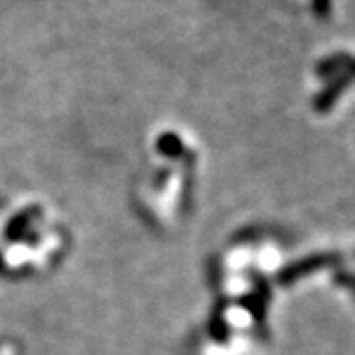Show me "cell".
<instances>
[{"label":"cell","instance_id":"obj_1","mask_svg":"<svg viewBox=\"0 0 355 355\" xmlns=\"http://www.w3.org/2000/svg\"><path fill=\"white\" fill-rule=\"evenodd\" d=\"M354 62V58L349 53H336V55H330L326 60H322L320 64L316 65V73L322 77H330L340 73V71H345L347 65Z\"/></svg>","mask_w":355,"mask_h":355},{"label":"cell","instance_id":"obj_2","mask_svg":"<svg viewBox=\"0 0 355 355\" xmlns=\"http://www.w3.org/2000/svg\"><path fill=\"white\" fill-rule=\"evenodd\" d=\"M312 10L318 18L326 20L331 16V0H312Z\"/></svg>","mask_w":355,"mask_h":355}]
</instances>
